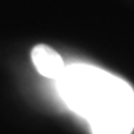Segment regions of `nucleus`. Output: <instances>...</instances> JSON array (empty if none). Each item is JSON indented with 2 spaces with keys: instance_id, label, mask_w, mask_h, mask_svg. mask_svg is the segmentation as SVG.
Masks as SVG:
<instances>
[{
  "instance_id": "f03ea898",
  "label": "nucleus",
  "mask_w": 134,
  "mask_h": 134,
  "mask_svg": "<svg viewBox=\"0 0 134 134\" xmlns=\"http://www.w3.org/2000/svg\"><path fill=\"white\" fill-rule=\"evenodd\" d=\"M31 59L40 75L48 78H59L65 72L64 62L56 50L40 44L31 50Z\"/></svg>"
},
{
  "instance_id": "f257e3e1",
  "label": "nucleus",
  "mask_w": 134,
  "mask_h": 134,
  "mask_svg": "<svg viewBox=\"0 0 134 134\" xmlns=\"http://www.w3.org/2000/svg\"><path fill=\"white\" fill-rule=\"evenodd\" d=\"M62 95L78 114L88 119L93 134H130L134 107L124 96H108L96 75L83 67L65 69L59 77Z\"/></svg>"
}]
</instances>
